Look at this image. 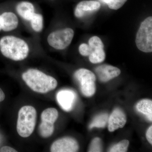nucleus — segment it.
I'll return each mask as SVG.
<instances>
[{
	"label": "nucleus",
	"instance_id": "obj_28",
	"mask_svg": "<svg viewBox=\"0 0 152 152\" xmlns=\"http://www.w3.org/2000/svg\"><path fill=\"white\" fill-rule=\"evenodd\" d=\"M52 1H53V0H52Z\"/></svg>",
	"mask_w": 152,
	"mask_h": 152
},
{
	"label": "nucleus",
	"instance_id": "obj_12",
	"mask_svg": "<svg viewBox=\"0 0 152 152\" xmlns=\"http://www.w3.org/2000/svg\"><path fill=\"white\" fill-rule=\"evenodd\" d=\"M2 24V31L10 32L18 28L19 20L15 14L12 12H7L0 15Z\"/></svg>",
	"mask_w": 152,
	"mask_h": 152
},
{
	"label": "nucleus",
	"instance_id": "obj_3",
	"mask_svg": "<svg viewBox=\"0 0 152 152\" xmlns=\"http://www.w3.org/2000/svg\"><path fill=\"white\" fill-rule=\"evenodd\" d=\"M37 112L31 106H25L18 112L17 124V131L19 135L27 138L32 134L37 121Z\"/></svg>",
	"mask_w": 152,
	"mask_h": 152
},
{
	"label": "nucleus",
	"instance_id": "obj_6",
	"mask_svg": "<svg viewBox=\"0 0 152 152\" xmlns=\"http://www.w3.org/2000/svg\"><path fill=\"white\" fill-rule=\"evenodd\" d=\"M74 77L78 82L82 94L87 97H91L96 91V77L92 72L86 69L76 71Z\"/></svg>",
	"mask_w": 152,
	"mask_h": 152
},
{
	"label": "nucleus",
	"instance_id": "obj_15",
	"mask_svg": "<svg viewBox=\"0 0 152 152\" xmlns=\"http://www.w3.org/2000/svg\"><path fill=\"white\" fill-rule=\"evenodd\" d=\"M90 47L91 49V54L88 56L90 61L94 64H99L104 61L106 57L104 48Z\"/></svg>",
	"mask_w": 152,
	"mask_h": 152
},
{
	"label": "nucleus",
	"instance_id": "obj_8",
	"mask_svg": "<svg viewBox=\"0 0 152 152\" xmlns=\"http://www.w3.org/2000/svg\"><path fill=\"white\" fill-rule=\"evenodd\" d=\"M95 72L99 80L102 82H107L116 77L120 75L119 69L107 64H103L96 68Z\"/></svg>",
	"mask_w": 152,
	"mask_h": 152
},
{
	"label": "nucleus",
	"instance_id": "obj_7",
	"mask_svg": "<svg viewBox=\"0 0 152 152\" xmlns=\"http://www.w3.org/2000/svg\"><path fill=\"white\" fill-rule=\"evenodd\" d=\"M78 143L75 139L64 137L53 143L50 148L52 152H75L78 151Z\"/></svg>",
	"mask_w": 152,
	"mask_h": 152
},
{
	"label": "nucleus",
	"instance_id": "obj_25",
	"mask_svg": "<svg viewBox=\"0 0 152 152\" xmlns=\"http://www.w3.org/2000/svg\"><path fill=\"white\" fill-rule=\"evenodd\" d=\"M1 152H17L18 151L15 149L10 146H4L2 147L0 149Z\"/></svg>",
	"mask_w": 152,
	"mask_h": 152
},
{
	"label": "nucleus",
	"instance_id": "obj_5",
	"mask_svg": "<svg viewBox=\"0 0 152 152\" xmlns=\"http://www.w3.org/2000/svg\"><path fill=\"white\" fill-rule=\"evenodd\" d=\"M74 31L71 28L57 30L49 34L47 41L49 45L57 50H64L71 43Z\"/></svg>",
	"mask_w": 152,
	"mask_h": 152
},
{
	"label": "nucleus",
	"instance_id": "obj_11",
	"mask_svg": "<svg viewBox=\"0 0 152 152\" xmlns=\"http://www.w3.org/2000/svg\"><path fill=\"white\" fill-rule=\"evenodd\" d=\"M76 99L75 93L68 90L61 91L57 95V99L59 104L66 111H69L72 109Z\"/></svg>",
	"mask_w": 152,
	"mask_h": 152
},
{
	"label": "nucleus",
	"instance_id": "obj_27",
	"mask_svg": "<svg viewBox=\"0 0 152 152\" xmlns=\"http://www.w3.org/2000/svg\"><path fill=\"white\" fill-rule=\"evenodd\" d=\"M2 30V24L1 18L0 15V31Z\"/></svg>",
	"mask_w": 152,
	"mask_h": 152
},
{
	"label": "nucleus",
	"instance_id": "obj_4",
	"mask_svg": "<svg viewBox=\"0 0 152 152\" xmlns=\"http://www.w3.org/2000/svg\"><path fill=\"white\" fill-rule=\"evenodd\" d=\"M138 48L145 53L152 51V18L149 17L142 22L136 36Z\"/></svg>",
	"mask_w": 152,
	"mask_h": 152
},
{
	"label": "nucleus",
	"instance_id": "obj_13",
	"mask_svg": "<svg viewBox=\"0 0 152 152\" xmlns=\"http://www.w3.org/2000/svg\"><path fill=\"white\" fill-rule=\"evenodd\" d=\"M16 10L21 18L29 22L36 13L33 4L27 1L19 3L16 7Z\"/></svg>",
	"mask_w": 152,
	"mask_h": 152
},
{
	"label": "nucleus",
	"instance_id": "obj_1",
	"mask_svg": "<svg viewBox=\"0 0 152 152\" xmlns=\"http://www.w3.org/2000/svg\"><path fill=\"white\" fill-rule=\"evenodd\" d=\"M0 51L3 56L14 61L26 58L30 49L27 43L14 36H5L0 39Z\"/></svg>",
	"mask_w": 152,
	"mask_h": 152
},
{
	"label": "nucleus",
	"instance_id": "obj_14",
	"mask_svg": "<svg viewBox=\"0 0 152 152\" xmlns=\"http://www.w3.org/2000/svg\"><path fill=\"white\" fill-rule=\"evenodd\" d=\"M136 107L138 111L144 115L150 121L152 122V100L148 99L141 100L137 103Z\"/></svg>",
	"mask_w": 152,
	"mask_h": 152
},
{
	"label": "nucleus",
	"instance_id": "obj_19",
	"mask_svg": "<svg viewBox=\"0 0 152 152\" xmlns=\"http://www.w3.org/2000/svg\"><path fill=\"white\" fill-rule=\"evenodd\" d=\"M108 115L107 113L99 115L95 117L89 126L90 129L94 127L103 128L105 127L108 121Z\"/></svg>",
	"mask_w": 152,
	"mask_h": 152
},
{
	"label": "nucleus",
	"instance_id": "obj_17",
	"mask_svg": "<svg viewBox=\"0 0 152 152\" xmlns=\"http://www.w3.org/2000/svg\"><path fill=\"white\" fill-rule=\"evenodd\" d=\"M39 131L42 137L48 138L52 135L54 131V124L42 121L39 126Z\"/></svg>",
	"mask_w": 152,
	"mask_h": 152
},
{
	"label": "nucleus",
	"instance_id": "obj_18",
	"mask_svg": "<svg viewBox=\"0 0 152 152\" xmlns=\"http://www.w3.org/2000/svg\"><path fill=\"white\" fill-rule=\"evenodd\" d=\"M32 28L36 32L42 31L43 28V18L41 14L35 13L30 20Z\"/></svg>",
	"mask_w": 152,
	"mask_h": 152
},
{
	"label": "nucleus",
	"instance_id": "obj_16",
	"mask_svg": "<svg viewBox=\"0 0 152 152\" xmlns=\"http://www.w3.org/2000/svg\"><path fill=\"white\" fill-rule=\"evenodd\" d=\"M58 117V113L56 109L54 108H49L44 110L41 114V121L54 124Z\"/></svg>",
	"mask_w": 152,
	"mask_h": 152
},
{
	"label": "nucleus",
	"instance_id": "obj_26",
	"mask_svg": "<svg viewBox=\"0 0 152 152\" xmlns=\"http://www.w3.org/2000/svg\"><path fill=\"white\" fill-rule=\"evenodd\" d=\"M5 99V95L2 90L0 88V102L4 101Z\"/></svg>",
	"mask_w": 152,
	"mask_h": 152
},
{
	"label": "nucleus",
	"instance_id": "obj_2",
	"mask_svg": "<svg viewBox=\"0 0 152 152\" xmlns=\"http://www.w3.org/2000/svg\"><path fill=\"white\" fill-rule=\"evenodd\" d=\"M22 77L31 89L40 94L49 92L58 85L54 78L36 69H29L23 74Z\"/></svg>",
	"mask_w": 152,
	"mask_h": 152
},
{
	"label": "nucleus",
	"instance_id": "obj_9",
	"mask_svg": "<svg viewBox=\"0 0 152 152\" xmlns=\"http://www.w3.org/2000/svg\"><path fill=\"white\" fill-rule=\"evenodd\" d=\"M100 7V3L97 1H82L77 5L75 9V16L78 18H80L87 14L98 10Z\"/></svg>",
	"mask_w": 152,
	"mask_h": 152
},
{
	"label": "nucleus",
	"instance_id": "obj_24",
	"mask_svg": "<svg viewBox=\"0 0 152 152\" xmlns=\"http://www.w3.org/2000/svg\"><path fill=\"white\" fill-rule=\"evenodd\" d=\"M146 138L150 144H152V126H151L147 131Z\"/></svg>",
	"mask_w": 152,
	"mask_h": 152
},
{
	"label": "nucleus",
	"instance_id": "obj_20",
	"mask_svg": "<svg viewBox=\"0 0 152 152\" xmlns=\"http://www.w3.org/2000/svg\"><path fill=\"white\" fill-rule=\"evenodd\" d=\"M129 142L128 140H123L114 145L110 149V152H125L128 150Z\"/></svg>",
	"mask_w": 152,
	"mask_h": 152
},
{
	"label": "nucleus",
	"instance_id": "obj_21",
	"mask_svg": "<svg viewBox=\"0 0 152 152\" xmlns=\"http://www.w3.org/2000/svg\"><path fill=\"white\" fill-rule=\"evenodd\" d=\"M107 5L109 8L113 10H118L127 0H101Z\"/></svg>",
	"mask_w": 152,
	"mask_h": 152
},
{
	"label": "nucleus",
	"instance_id": "obj_22",
	"mask_svg": "<svg viewBox=\"0 0 152 152\" xmlns=\"http://www.w3.org/2000/svg\"><path fill=\"white\" fill-rule=\"evenodd\" d=\"M102 140L99 138H95L91 142L88 152H102Z\"/></svg>",
	"mask_w": 152,
	"mask_h": 152
},
{
	"label": "nucleus",
	"instance_id": "obj_10",
	"mask_svg": "<svg viewBox=\"0 0 152 152\" xmlns=\"http://www.w3.org/2000/svg\"><path fill=\"white\" fill-rule=\"evenodd\" d=\"M126 117L124 112L119 108H116L108 119V130L113 132L119 128H122L126 123Z\"/></svg>",
	"mask_w": 152,
	"mask_h": 152
},
{
	"label": "nucleus",
	"instance_id": "obj_23",
	"mask_svg": "<svg viewBox=\"0 0 152 152\" xmlns=\"http://www.w3.org/2000/svg\"><path fill=\"white\" fill-rule=\"evenodd\" d=\"M79 52L80 54L83 56H86L91 54V49L88 45L86 44H82L79 48Z\"/></svg>",
	"mask_w": 152,
	"mask_h": 152
}]
</instances>
